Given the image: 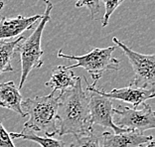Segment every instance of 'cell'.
<instances>
[{
  "instance_id": "obj_1",
  "label": "cell",
  "mask_w": 155,
  "mask_h": 147,
  "mask_svg": "<svg viewBox=\"0 0 155 147\" xmlns=\"http://www.w3.org/2000/svg\"><path fill=\"white\" fill-rule=\"evenodd\" d=\"M89 103V96L82 87V78L78 77L75 87L64 90L59 96L57 120L60 122V136L86 135L94 131Z\"/></svg>"
},
{
  "instance_id": "obj_2",
  "label": "cell",
  "mask_w": 155,
  "mask_h": 147,
  "mask_svg": "<svg viewBox=\"0 0 155 147\" xmlns=\"http://www.w3.org/2000/svg\"><path fill=\"white\" fill-rule=\"evenodd\" d=\"M59 96L54 93L45 96H36L34 99L22 100L21 106L29 119L24 124L25 130L43 132L47 137H53L58 134L57 111Z\"/></svg>"
},
{
  "instance_id": "obj_3",
  "label": "cell",
  "mask_w": 155,
  "mask_h": 147,
  "mask_svg": "<svg viewBox=\"0 0 155 147\" xmlns=\"http://www.w3.org/2000/svg\"><path fill=\"white\" fill-rule=\"evenodd\" d=\"M44 2L46 4V9L40 19V22L35 28L33 33L27 39L21 41L16 47V51L20 53L21 62V79L18 87L19 90L23 87L30 72L34 69H40L44 64V61L42 59L44 51L41 48V40L46 24L51 18V11L53 9L51 1L45 0Z\"/></svg>"
},
{
  "instance_id": "obj_4",
  "label": "cell",
  "mask_w": 155,
  "mask_h": 147,
  "mask_svg": "<svg viewBox=\"0 0 155 147\" xmlns=\"http://www.w3.org/2000/svg\"><path fill=\"white\" fill-rule=\"evenodd\" d=\"M115 50V47L107 48H94L90 53L83 56H71L63 54L62 50L58 52V58L67 59L68 61L75 60V65L68 66L69 69L83 68L89 73L94 83L93 86L96 87V83L104 74L107 71H118L119 60L112 57V52Z\"/></svg>"
},
{
  "instance_id": "obj_5",
  "label": "cell",
  "mask_w": 155,
  "mask_h": 147,
  "mask_svg": "<svg viewBox=\"0 0 155 147\" xmlns=\"http://www.w3.org/2000/svg\"><path fill=\"white\" fill-rule=\"evenodd\" d=\"M112 42L121 49L122 53L127 57L134 71V79L130 82L129 86L133 87H140V89L154 90L155 56L153 54L143 55L137 53L126 46L123 42L119 41L116 37L112 38Z\"/></svg>"
},
{
  "instance_id": "obj_6",
  "label": "cell",
  "mask_w": 155,
  "mask_h": 147,
  "mask_svg": "<svg viewBox=\"0 0 155 147\" xmlns=\"http://www.w3.org/2000/svg\"><path fill=\"white\" fill-rule=\"evenodd\" d=\"M142 109L118 106L114 108V115L117 116L115 125L127 131L142 133L148 129L155 128V115L149 104L142 103Z\"/></svg>"
},
{
  "instance_id": "obj_7",
  "label": "cell",
  "mask_w": 155,
  "mask_h": 147,
  "mask_svg": "<svg viewBox=\"0 0 155 147\" xmlns=\"http://www.w3.org/2000/svg\"><path fill=\"white\" fill-rule=\"evenodd\" d=\"M87 90L90 93L89 107L91 125L97 124L105 128H110L115 134L127 132V130L116 126L114 121V107L112 100L103 96L96 90V87L87 83Z\"/></svg>"
},
{
  "instance_id": "obj_8",
  "label": "cell",
  "mask_w": 155,
  "mask_h": 147,
  "mask_svg": "<svg viewBox=\"0 0 155 147\" xmlns=\"http://www.w3.org/2000/svg\"><path fill=\"white\" fill-rule=\"evenodd\" d=\"M97 92L103 96L110 100H118L124 103H128L132 106V108H136L144 101L154 97V90L140 89V87H126L122 89H114L110 92H104V90L96 89Z\"/></svg>"
},
{
  "instance_id": "obj_9",
  "label": "cell",
  "mask_w": 155,
  "mask_h": 147,
  "mask_svg": "<svg viewBox=\"0 0 155 147\" xmlns=\"http://www.w3.org/2000/svg\"><path fill=\"white\" fill-rule=\"evenodd\" d=\"M42 18V15H34L31 17H24L19 15L17 17H2L0 21V41L20 36L26 30L32 29L34 24Z\"/></svg>"
},
{
  "instance_id": "obj_10",
  "label": "cell",
  "mask_w": 155,
  "mask_h": 147,
  "mask_svg": "<svg viewBox=\"0 0 155 147\" xmlns=\"http://www.w3.org/2000/svg\"><path fill=\"white\" fill-rule=\"evenodd\" d=\"M101 137V147H139L153 140L152 135H143L136 131H127L119 134L104 132Z\"/></svg>"
},
{
  "instance_id": "obj_11",
  "label": "cell",
  "mask_w": 155,
  "mask_h": 147,
  "mask_svg": "<svg viewBox=\"0 0 155 147\" xmlns=\"http://www.w3.org/2000/svg\"><path fill=\"white\" fill-rule=\"evenodd\" d=\"M22 96L18 87L13 80L0 83V106L8 108L19 114L21 117H25L26 114L22 109Z\"/></svg>"
},
{
  "instance_id": "obj_12",
  "label": "cell",
  "mask_w": 155,
  "mask_h": 147,
  "mask_svg": "<svg viewBox=\"0 0 155 147\" xmlns=\"http://www.w3.org/2000/svg\"><path fill=\"white\" fill-rule=\"evenodd\" d=\"M77 78L78 77L75 76V73L67 66H58L57 68L53 70L51 79L45 85L46 87H51L53 90L52 93H55L57 90H61L62 93L75 87Z\"/></svg>"
},
{
  "instance_id": "obj_13",
  "label": "cell",
  "mask_w": 155,
  "mask_h": 147,
  "mask_svg": "<svg viewBox=\"0 0 155 147\" xmlns=\"http://www.w3.org/2000/svg\"><path fill=\"white\" fill-rule=\"evenodd\" d=\"M24 39L25 37L20 36L13 40L0 41V75L13 72L12 60L15 56L16 47Z\"/></svg>"
},
{
  "instance_id": "obj_14",
  "label": "cell",
  "mask_w": 155,
  "mask_h": 147,
  "mask_svg": "<svg viewBox=\"0 0 155 147\" xmlns=\"http://www.w3.org/2000/svg\"><path fill=\"white\" fill-rule=\"evenodd\" d=\"M9 134L12 140L13 139H24V140L36 142L41 147H65V143L61 139H55L53 137H47V136H39L33 133L32 131L25 130V129H23V131L20 133L11 132Z\"/></svg>"
},
{
  "instance_id": "obj_15",
  "label": "cell",
  "mask_w": 155,
  "mask_h": 147,
  "mask_svg": "<svg viewBox=\"0 0 155 147\" xmlns=\"http://www.w3.org/2000/svg\"><path fill=\"white\" fill-rule=\"evenodd\" d=\"M69 147H101V137L93 131L90 134L73 136Z\"/></svg>"
},
{
  "instance_id": "obj_16",
  "label": "cell",
  "mask_w": 155,
  "mask_h": 147,
  "mask_svg": "<svg viewBox=\"0 0 155 147\" xmlns=\"http://www.w3.org/2000/svg\"><path fill=\"white\" fill-rule=\"evenodd\" d=\"M101 1L103 0H76V7H87L91 12V19H96V16L100 13Z\"/></svg>"
},
{
  "instance_id": "obj_17",
  "label": "cell",
  "mask_w": 155,
  "mask_h": 147,
  "mask_svg": "<svg viewBox=\"0 0 155 147\" xmlns=\"http://www.w3.org/2000/svg\"><path fill=\"white\" fill-rule=\"evenodd\" d=\"M103 1L104 3V15L101 19V27H107L110 15L123 2V0H103Z\"/></svg>"
},
{
  "instance_id": "obj_18",
  "label": "cell",
  "mask_w": 155,
  "mask_h": 147,
  "mask_svg": "<svg viewBox=\"0 0 155 147\" xmlns=\"http://www.w3.org/2000/svg\"><path fill=\"white\" fill-rule=\"evenodd\" d=\"M0 147H15L10 134L0 122Z\"/></svg>"
},
{
  "instance_id": "obj_19",
  "label": "cell",
  "mask_w": 155,
  "mask_h": 147,
  "mask_svg": "<svg viewBox=\"0 0 155 147\" xmlns=\"http://www.w3.org/2000/svg\"><path fill=\"white\" fill-rule=\"evenodd\" d=\"M3 7H4V1H3V0H0V13H1V10Z\"/></svg>"
},
{
  "instance_id": "obj_20",
  "label": "cell",
  "mask_w": 155,
  "mask_h": 147,
  "mask_svg": "<svg viewBox=\"0 0 155 147\" xmlns=\"http://www.w3.org/2000/svg\"><path fill=\"white\" fill-rule=\"evenodd\" d=\"M149 147H154V142H152V143H151V145H150Z\"/></svg>"
}]
</instances>
